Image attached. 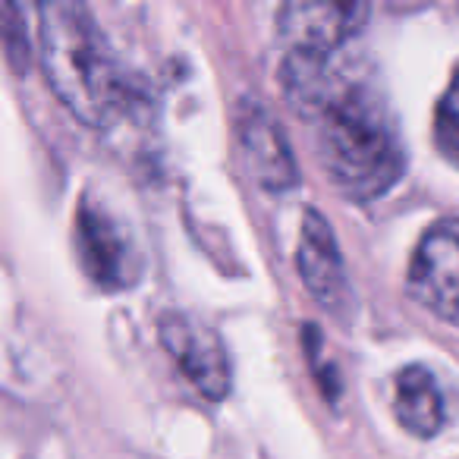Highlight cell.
<instances>
[{"label": "cell", "instance_id": "1", "mask_svg": "<svg viewBox=\"0 0 459 459\" xmlns=\"http://www.w3.org/2000/svg\"><path fill=\"white\" fill-rule=\"evenodd\" d=\"M281 82L296 114L315 123L327 179L350 202H375L403 177L406 154L387 101L368 76L333 57L287 54Z\"/></svg>", "mask_w": 459, "mask_h": 459}, {"label": "cell", "instance_id": "2", "mask_svg": "<svg viewBox=\"0 0 459 459\" xmlns=\"http://www.w3.org/2000/svg\"><path fill=\"white\" fill-rule=\"evenodd\" d=\"M39 57L57 101L82 126L104 129L123 110L126 79L89 7L73 0L41 4Z\"/></svg>", "mask_w": 459, "mask_h": 459}, {"label": "cell", "instance_id": "3", "mask_svg": "<svg viewBox=\"0 0 459 459\" xmlns=\"http://www.w3.org/2000/svg\"><path fill=\"white\" fill-rule=\"evenodd\" d=\"M158 337L204 400L217 403L230 394V359L221 333L208 321L192 312H164L158 321Z\"/></svg>", "mask_w": 459, "mask_h": 459}, {"label": "cell", "instance_id": "4", "mask_svg": "<svg viewBox=\"0 0 459 459\" xmlns=\"http://www.w3.org/2000/svg\"><path fill=\"white\" fill-rule=\"evenodd\" d=\"M76 249L82 271L95 287L117 293L139 281V255L126 230L91 198L76 208Z\"/></svg>", "mask_w": 459, "mask_h": 459}, {"label": "cell", "instance_id": "5", "mask_svg": "<svg viewBox=\"0 0 459 459\" xmlns=\"http://www.w3.org/2000/svg\"><path fill=\"white\" fill-rule=\"evenodd\" d=\"M409 293L440 321L459 327V221H440L421 237L409 264Z\"/></svg>", "mask_w": 459, "mask_h": 459}, {"label": "cell", "instance_id": "6", "mask_svg": "<svg viewBox=\"0 0 459 459\" xmlns=\"http://www.w3.org/2000/svg\"><path fill=\"white\" fill-rule=\"evenodd\" d=\"M368 20L365 4H312L296 0L281 10V39L287 41V54H318L333 57Z\"/></svg>", "mask_w": 459, "mask_h": 459}, {"label": "cell", "instance_id": "7", "mask_svg": "<svg viewBox=\"0 0 459 459\" xmlns=\"http://www.w3.org/2000/svg\"><path fill=\"white\" fill-rule=\"evenodd\" d=\"M299 277L306 290L327 308V312H343L350 306V281H346L343 255L333 239L327 221L318 211H306L299 233Z\"/></svg>", "mask_w": 459, "mask_h": 459}, {"label": "cell", "instance_id": "8", "mask_svg": "<svg viewBox=\"0 0 459 459\" xmlns=\"http://www.w3.org/2000/svg\"><path fill=\"white\" fill-rule=\"evenodd\" d=\"M239 148L249 164L252 177L271 192H283L296 186L299 170H296L293 152L287 139L281 135L277 123L262 108H246L239 114Z\"/></svg>", "mask_w": 459, "mask_h": 459}, {"label": "cell", "instance_id": "9", "mask_svg": "<svg viewBox=\"0 0 459 459\" xmlns=\"http://www.w3.org/2000/svg\"><path fill=\"white\" fill-rule=\"evenodd\" d=\"M394 412L415 437H434L444 425V396L434 375L421 365H409L396 375Z\"/></svg>", "mask_w": 459, "mask_h": 459}, {"label": "cell", "instance_id": "10", "mask_svg": "<svg viewBox=\"0 0 459 459\" xmlns=\"http://www.w3.org/2000/svg\"><path fill=\"white\" fill-rule=\"evenodd\" d=\"M434 142H437L440 154L459 167V70L450 79L437 104V114H434Z\"/></svg>", "mask_w": 459, "mask_h": 459}, {"label": "cell", "instance_id": "11", "mask_svg": "<svg viewBox=\"0 0 459 459\" xmlns=\"http://www.w3.org/2000/svg\"><path fill=\"white\" fill-rule=\"evenodd\" d=\"M0 45L7 51V60L16 73H26L29 66V39L26 29H22V16L20 7L13 4H0Z\"/></svg>", "mask_w": 459, "mask_h": 459}]
</instances>
